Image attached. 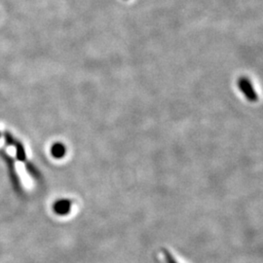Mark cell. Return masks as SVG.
<instances>
[{
	"label": "cell",
	"instance_id": "obj_1",
	"mask_svg": "<svg viewBox=\"0 0 263 263\" xmlns=\"http://www.w3.org/2000/svg\"><path fill=\"white\" fill-rule=\"evenodd\" d=\"M4 140H5V142L8 145L14 146V148L16 151V157H17V159L21 161V162L25 163V166H26V169L28 171V174L33 179H35V180H40L41 179V174L38 171L37 168L31 162H29V161L27 160V154H26V149H25L24 144L19 140H17L15 137H13L10 134V132L8 131L4 132Z\"/></svg>",
	"mask_w": 263,
	"mask_h": 263
},
{
	"label": "cell",
	"instance_id": "obj_2",
	"mask_svg": "<svg viewBox=\"0 0 263 263\" xmlns=\"http://www.w3.org/2000/svg\"><path fill=\"white\" fill-rule=\"evenodd\" d=\"M0 156H1V158L3 159V161L6 164V167H7V170H8L10 180L12 182V185L14 186L15 191L18 194H22L23 193V186H22L21 181H20L19 176H18L17 170H16L14 159L10 156L6 151H3V149L0 151Z\"/></svg>",
	"mask_w": 263,
	"mask_h": 263
},
{
	"label": "cell",
	"instance_id": "obj_3",
	"mask_svg": "<svg viewBox=\"0 0 263 263\" xmlns=\"http://www.w3.org/2000/svg\"><path fill=\"white\" fill-rule=\"evenodd\" d=\"M238 87L239 89L243 92L245 97L250 101V102H256L258 97L256 92L254 91V86L252 84V82L246 78V77H241L238 80Z\"/></svg>",
	"mask_w": 263,
	"mask_h": 263
},
{
	"label": "cell",
	"instance_id": "obj_4",
	"mask_svg": "<svg viewBox=\"0 0 263 263\" xmlns=\"http://www.w3.org/2000/svg\"><path fill=\"white\" fill-rule=\"evenodd\" d=\"M72 203H73V201L68 200V199L57 200L54 206H53L54 213L59 215V216H66V215L70 213Z\"/></svg>",
	"mask_w": 263,
	"mask_h": 263
},
{
	"label": "cell",
	"instance_id": "obj_5",
	"mask_svg": "<svg viewBox=\"0 0 263 263\" xmlns=\"http://www.w3.org/2000/svg\"><path fill=\"white\" fill-rule=\"evenodd\" d=\"M66 153V146L61 142H56L51 146V154L56 159H61V158L65 157Z\"/></svg>",
	"mask_w": 263,
	"mask_h": 263
},
{
	"label": "cell",
	"instance_id": "obj_6",
	"mask_svg": "<svg viewBox=\"0 0 263 263\" xmlns=\"http://www.w3.org/2000/svg\"><path fill=\"white\" fill-rule=\"evenodd\" d=\"M162 252H163V254H164V255H165V259H166V262L178 263L177 262V260L175 259V257L173 256V254H171L168 250H166V249H162Z\"/></svg>",
	"mask_w": 263,
	"mask_h": 263
},
{
	"label": "cell",
	"instance_id": "obj_7",
	"mask_svg": "<svg viewBox=\"0 0 263 263\" xmlns=\"http://www.w3.org/2000/svg\"><path fill=\"white\" fill-rule=\"evenodd\" d=\"M0 138H1V133H0Z\"/></svg>",
	"mask_w": 263,
	"mask_h": 263
}]
</instances>
